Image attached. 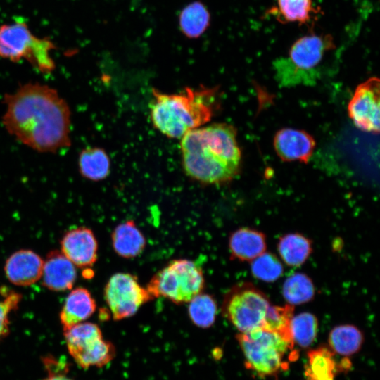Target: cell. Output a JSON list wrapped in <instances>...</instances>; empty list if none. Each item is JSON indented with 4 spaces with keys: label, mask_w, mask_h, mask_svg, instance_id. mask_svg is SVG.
<instances>
[{
    "label": "cell",
    "mask_w": 380,
    "mask_h": 380,
    "mask_svg": "<svg viewBox=\"0 0 380 380\" xmlns=\"http://www.w3.org/2000/svg\"><path fill=\"white\" fill-rule=\"evenodd\" d=\"M4 103L3 125L20 143L52 153L70 146V109L55 89L26 83L5 95Z\"/></svg>",
    "instance_id": "cell-1"
},
{
    "label": "cell",
    "mask_w": 380,
    "mask_h": 380,
    "mask_svg": "<svg viewBox=\"0 0 380 380\" xmlns=\"http://www.w3.org/2000/svg\"><path fill=\"white\" fill-rule=\"evenodd\" d=\"M182 165L192 179L205 184L227 182L241 162L235 128L227 123L203 125L186 133L180 142Z\"/></svg>",
    "instance_id": "cell-2"
},
{
    "label": "cell",
    "mask_w": 380,
    "mask_h": 380,
    "mask_svg": "<svg viewBox=\"0 0 380 380\" xmlns=\"http://www.w3.org/2000/svg\"><path fill=\"white\" fill-rule=\"evenodd\" d=\"M150 118L153 127L171 139H181L212 119L218 107V89L186 87L177 94L152 90Z\"/></svg>",
    "instance_id": "cell-3"
},
{
    "label": "cell",
    "mask_w": 380,
    "mask_h": 380,
    "mask_svg": "<svg viewBox=\"0 0 380 380\" xmlns=\"http://www.w3.org/2000/svg\"><path fill=\"white\" fill-rule=\"evenodd\" d=\"M335 49L334 38L329 34L312 32L300 37L286 56L273 62L279 85L292 87L316 84L324 75L327 56Z\"/></svg>",
    "instance_id": "cell-4"
},
{
    "label": "cell",
    "mask_w": 380,
    "mask_h": 380,
    "mask_svg": "<svg viewBox=\"0 0 380 380\" xmlns=\"http://www.w3.org/2000/svg\"><path fill=\"white\" fill-rule=\"evenodd\" d=\"M236 339L246 367L260 376L272 375L284 368L282 358L294 345L291 336L264 328L239 333Z\"/></svg>",
    "instance_id": "cell-5"
},
{
    "label": "cell",
    "mask_w": 380,
    "mask_h": 380,
    "mask_svg": "<svg viewBox=\"0 0 380 380\" xmlns=\"http://www.w3.org/2000/svg\"><path fill=\"white\" fill-rule=\"evenodd\" d=\"M204 283L203 272L194 262L178 259L157 272L146 289L153 298L163 297L181 304L202 293Z\"/></svg>",
    "instance_id": "cell-6"
},
{
    "label": "cell",
    "mask_w": 380,
    "mask_h": 380,
    "mask_svg": "<svg viewBox=\"0 0 380 380\" xmlns=\"http://www.w3.org/2000/svg\"><path fill=\"white\" fill-rule=\"evenodd\" d=\"M53 44L32 34L27 24L16 21L0 26V56L17 62L26 59L38 70L51 72L55 68L51 51Z\"/></svg>",
    "instance_id": "cell-7"
},
{
    "label": "cell",
    "mask_w": 380,
    "mask_h": 380,
    "mask_svg": "<svg viewBox=\"0 0 380 380\" xmlns=\"http://www.w3.org/2000/svg\"><path fill=\"white\" fill-rule=\"evenodd\" d=\"M270 306L267 296L249 282L234 286L224 297L222 312L240 333L263 328Z\"/></svg>",
    "instance_id": "cell-8"
},
{
    "label": "cell",
    "mask_w": 380,
    "mask_h": 380,
    "mask_svg": "<svg viewBox=\"0 0 380 380\" xmlns=\"http://www.w3.org/2000/svg\"><path fill=\"white\" fill-rule=\"evenodd\" d=\"M68 350L82 368L102 367L115 355L113 343L103 340L99 326L91 322H80L64 331Z\"/></svg>",
    "instance_id": "cell-9"
},
{
    "label": "cell",
    "mask_w": 380,
    "mask_h": 380,
    "mask_svg": "<svg viewBox=\"0 0 380 380\" xmlns=\"http://www.w3.org/2000/svg\"><path fill=\"white\" fill-rule=\"evenodd\" d=\"M104 298L114 320L134 315L152 296L137 277L129 273L113 274L104 289Z\"/></svg>",
    "instance_id": "cell-10"
},
{
    "label": "cell",
    "mask_w": 380,
    "mask_h": 380,
    "mask_svg": "<svg viewBox=\"0 0 380 380\" xmlns=\"http://www.w3.org/2000/svg\"><path fill=\"white\" fill-rule=\"evenodd\" d=\"M380 82L372 77L360 84L348 106L353 124L360 129L374 134L379 132Z\"/></svg>",
    "instance_id": "cell-11"
},
{
    "label": "cell",
    "mask_w": 380,
    "mask_h": 380,
    "mask_svg": "<svg viewBox=\"0 0 380 380\" xmlns=\"http://www.w3.org/2000/svg\"><path fill=\"white\" fill-rule=\"evenodd\" d=\"M61 245V252L77 267L88 268L97 259V241L89 228L82 227L68 232Z\"/></svg>",
    "instance_id": "cell-12"
},
{
    "label": "cell",
    "mask_w": 380,
    "mask_h": 380,
    "mask_svg": "<svg viewBox=\"0 0 380 380\" xmlns=\"http://www.w3.org/2000/svg\"><path fill=\"white\" fill-rule=\"evenodd\" d=\"M274 148L278 156L287 162L307 163L315 148L312 137L303 130L284 128L274 137Z\"/></svg>",
    "instance_id": "cell-13"
},
{
    "label": "cell",
    "mask_w": 380,
    "mask_h": 380,
    "mask_svg": "<svg viewBox=\"0 0 380 380\" xmlns=\"http://www.w3.org/2000/svg\"><path fill=\"white\" fill-rule=\"evenodd\" d=\"M44 260L30 250H20L6 260L4 271L7 279L17 286H30L40 279Z\"/></svg>",
    "instance_id": "cell-14"
},
{
    "label": "cell",
    "mask_w": 380,
    "mask_h": 380,
    "mask_svg": "<svg viewBox=\"0 0 380 380\" xmlns=\"http://www.w3.org/2000/svg\"><path fill=\"white\" fill-rule=\"evenodd\" d=\"M77 277L75 265L62 253L50 252L44 260L43 285L47 289L62 291L72 287Z\"/></svg>",
    "instance_id": "cell-15"
},
{
    "label": "cell",
    "mask_w": 380,
    "mask_h": 380,
    "mask_svg": "<svg viewBox=\"0 0 380 380\" xmlns=\"http://www.w3.org/2000/svg\"><path fill=\"white\" fill-rule=\"evenodd\" d=\"M321 13L314 0H277L265 16H272L283 24L307 25L314 23Z\"/></svg>",
    "instance_id": "cell-16"
},
{
    "label": "cell",
    "mask_w": 380,
    "mask_h": 380,
    "mask_svg": "<svg viewBox=\"0 0 380 380\" xmlns=\"http://www.w3.org/2000/svg\"><path fill=\"white\" fill-rule=\"evenodd\" d=\"M229 248L232 258L250 262L265 252L266 238L261 232L242 227L230 235Z\"/></svg>",
    "instance_id": "cell-17"
},
{
    "label": "cell",
    "mask_w": 380,
    "mask_h": 380,
    "mask_svg": "<svg viewBox=\"0 0 380 380\" xmlns=\"http://www.w3.org/2000/svg\"><path fill=\"white\" fill-rule=\"evenodd\" d=\"M96 302L90 292L84 288H77L67 296L60 313L63 330L82 322L95 312Z\"/></svg>",
    "instance_id": "cell-18"
},
{
    "label": "cell",
    "mask_w": 380,
    "mask_h": 380,
    "mask_svg": "<svg viewBox=\"0 0 380 380\" xmlns=\"http://www.w3.org/2000/svg\"><path fill=\"white\" fill-rule=\"evenodd\" d=\"M115 252L126 259L133 258L142 253L146 239L133 220L118 224L111 234Z\"/></svg>",
    "instance_id": "cell-19"
},
{
    "label": "cell",
    "mask_w": 380,
    "mask_h": 380,
    "mask_svg": "<svg viewBox=\"0 0 380 380\" xmlns=\"http://www.w3.org/2000/svg\"><path fill=\"white\" fill-rule=\"evenodd\" d=\"M80 175L87 179L99 182L105 179L110 172V160L106 151L100 147L82 149L78 157Z\"/></svg>",
    "instance_id": "cell-20"
},
{
    "label": "cell",
    "mask_w": 380,
    "mask_h": 380,
    "mask_svg": "<svg viewBox=\"0 0 380 380\" xmlns=\"http://www.w3.org/2000/svg\"><path fill=\"white\" fill-rule=\"evenodd\" d=\"M210 14L204 4L192 1L184 6L179 15V27L189 39L201 37L210 26Z\"/></svg>",
    "instance_id": "cell-21"
},
{
    "label": "cell",
    "mask_w": 380,
    "mask_h": 380,
    "mask_svg": "<svg viewBox=\"0 0 380 380\" xmlns=\"http://www.w3.org/2000/svg\"><path fill=\"white\" fill-rule=\"evenodd\" d=\"M277 250L282 261L290 267L302 265L312 252L311 241L298 233L286 234L279 239Z\"/></svg>",
    "instance_id": "cell-22"
},
{
    "label": "cell",
    "mask_w": 380,
    "mask_h": 380,
    "mask_svg": "<svg viewBox=\"0 0 380 380\" xmlns=\"http://www.w3.org/2000/svg\"><path fill=\"white\" fill-rule=\"evenodd\" d=\"M363 343L362 331L352 324L333 328L329 335V344L337 354L348 356L356 353Z\"/></svg>",
    "instance_id": "cell-23"
},
{
    "label": "cell",
    "mask_w": 380,
    "mask_h": 380,
    "mask_svg": "<svg viewBox=\"0 0 380 380\" xmlns=\"http://www.w3.org/2000/svg\"><path fill=\"white\" fill-rule=\"evenodd\" d=\"M335 369L333 353L328 348L322 347L308 353L307 380H334Z\"/></svg>",
    "instance_id": "cell-24"
},
{
    "label": "cell",
    "mask_w": 380,
    "mask_h": 380,
    "mask_svg": "<svg viewBox=\"0 0 380 380\" xmlns=\"http://www.w3.org/2000/svg\"><path fill=\"white\" fill-rule=\"evenodd\" d=\"M312 279L303 273L289 277L283 285L282 293L289 305H300L309 302L315 296Z\"/></svg>",
    "instance_id": "cell-25"
},
{
    "label": "cell",
    "mask_w": 380,
    "mask_h": 380,
    "mask_svg": "<svg viewBox=\"0 0 380 380\" xmlns=\"http://www.w3.org/2000/svg\"><path fill=\"white\" fill-rule=\"evenodd\" d=\"M289 329L293 343L302 348L309 347L316 338L318 320L310 312H302L291 317Z\"/></svg>",
    "instance_id": "cell-26"
},
{
    "label": "cell",
    "mask_w": 380,
    "mask_h": 380,
    "mask_svg": "<svg viewBox=\"0 0 380 380\" xmlns=\"http://www.w3.org/2000/svg\"><path fill=\"white\" fill-rule=\"evenodd\" d=\"M189 303V316L196 327L208 328L213 324L217 308L215 300L210 295L201 293Z\"/></svg>",
    "instance_id": "cell-27"
},
{
    "label": "cell",
    "mask_w": 380,
    "mask_h": 380,
    "mask_svg": "<svg viewBox=\"0 0 380 380\" xmlns=\"http://www.w3.org/2000/svg\"><path fill=\"white\" fill-rule=\"evenodd\" d=\"M251 262L252 274L261 281H275L284 273L281 262L272 253L264 252Z\"/></svg>",
    "instance_id": "cell-28"
},
{
    "label": "cell",
    "mask_w": 380,
    "mask_h": 380,
    "mask_svg": "<svg viewBox=\"0 0 380 380\" xmlns=\"http://www.w3.org/2000/svg\"><path fill=\"white\" fill-rule=\"evenodd\" d=\"M293 307L291 305L277 306L270 305L265 315L263 328L281 332L291 337L289 323L293 317Z\"/></svg>",
    "instance_id": "cell-29"
},
{
    "label": "cell",
    "mask_w": 380,
    "mask_h": 380,
    "mask_svg": "<svg viewBox=\"0 0 380 380\" xmlns=\"http://www.w3.org/2000/svg\"><path fill=\"white\" fill-rule=\"evenodd\" d=\"M20 296L15 293H10L4 300L0 301V338L8 331V315L16 308Z\"/></svg>",
    "instance_id": "cell-30"
},
{
    "label": "cell",
    "mask_w": 380,
    "mask_h": 380,
    "mask_svg": "<svg viewBox=\"0 0 380 380\" xmlns=\"http://www.w3.org/2000/svg\"><path fill=\"white\" fill-rule=\"evenodd\" d=\"M49 369V375L44 380H72L68 376L59 373L53 372V370Z\"/></svg>",
    "instance_id": "cell-31"
}]
</instances>
